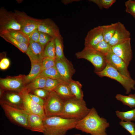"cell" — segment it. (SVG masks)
<instances>
[{
	"label": "cell",
	"mask_w": 135,
	"mask_h": 135,
	"mask_svg": "<svg viewBox=\"0 0 135 135\" xmlns=\"http://www.w3.org/2000/svg\"><path fill=\"white\" fill-rule=\"evenodd\" d=\"M109 126L106 119L100 117L92 108L85 118L78 121L75 128L91 135H108L106 129Z\"/></svg>",
	"instance_id": "obj_1"
},
{
	"label": "cell",
	"mask_w": 135,
	"mask_h": 135,
	"mask_svg": "<svg viewBox=\"0 0 135 135\" xmlns=\"http://www.w3.org/2000/svg\"><path fill=\"white\" fill-rule=\"evenodd\" d=\"M43 121L44 135H65L68 130L75 128L79 120L53 116L46 117Z\"/></svg>",
	"instance_id": "obj_2"
},
{
	"label": "cell",
	"mask_w": 135,
	"mask_h": 135,
	"mask_svg": "<svg viewBox=\"0 0 135 135\" xmlns=\"http://www.w3.org/2000/svg\"><path fill=\"white\" fill-rule=\"evenodd\" d=\"M90 110L87 107L83 99L73 98L64 100L63 109L60 116L66 119H76L79 121L85 118Z\"/></svg>",
	"instance_id": "obj_3"
},
{
	"label": "cell",
	"mask_w": 135,
	"mask_h": 135,
	"mask_svg": "<svg viewBox=\"0 0 135 135\" xmlns=\"http://www.w3.org/2000/svg\"><path fill=\"white\" fill-rule=\"evenodd\" d=\"M106 66L101 71L95 72L101 77H106L115 80L123 86L126 91V93H129L132 90L135 89V81L131 78H127L121 74L112 66L106 60Z\"/></svg>",
	"instance_id": "obj_4"
},
{
	"label": "cell",
	"mask_w": 135,
	"mask_h": 135,
	"mask_svg": "<svg viewBox=\"0 0 135 135\" xmlns=\"http://www.w3.org/2000/svg\"><path fill=\"white\" fill-rule=\"evenodd\" d=\"M75 55L78 58L84 59L90 62L94 66L95 72L102 70L106 65V55L92 48L85 46Z\"/></svg>",
	"instance_id": "obj_5"
},
{
	"label": "cell",
	"mask_w": 135,
	"mask_h": 135,
	"mask_svg": "<svg viewBox=\"0 0 135 135\" xmlns=\"http://www.w3.org/2000/svg\"><path fill=\"white\" fill-rule=\"evenodd\" d=\"M0 104L6 116L11 122L29 130L28 114L24 110L2 102H0Z\"/></svg>",
	"instance_id": "obj_6"
},
{
	"label": "cell",
	"mask_w": 135,
	"mask_h": 135,
	"mask_svg": "<svg viewBox=\"0 0 135 135\" xmlns=\"http://www.w3.org/2000/svg\"><path fill=\"white\" fill-rule=\"evenodd\" d=\"M64 101L55 91L50 92L44 106L46 117L60 116L63 109Z\"/></svg>",
	"instance_id": "obj_7"
},
{
	"label": "cell",
	"mask_w": 135,
	"mask_h": 135,
	"mask_svg": "<svg viewBox=\"0 0 135 135\" xmlns=\"http://www.w3.org/2000/svg\"><path fill=\"white\" fill-rule=\"evenodd\" d=\"M14 13L20 26V30L28 35L34 30L38 29L42 21V20L34 18L28 16L24 12L15 10Z\"/></svg>",
	"instance_id": "obj_8"
},
{
	"label": "cell",
	"mask_w": 135,
	"mask_h": 135,
	"mask_svg": "<svg viewBox=\"0 0 135 135\" xmlns=\"http://www.w3.org/2000/svg\"><path fill=\"white\" fill-rule=\"evenodd\" d=\"M10 30H20L21 26L14 13L2 7L0 9V32Z\"/></svg>",
	"instance_id": "obj_9"
},
{
	"label": "cell",
	"mask_w": 135,
	"mask_h": 135,
	"mask_svg": "<svg viewBox=\"0 0 135 135\" xmlns=\"http://www.w3.org/2000/svg\"><path fill=\"white\" fill-rule=\"evenodd\" d=\"M24 76L21 75L0 78V87L5 90L20 92L24 90L25 86L24 80Z\"/></svg>",
	"instance_id": "obj_10"
},
{
	"label": "cell",
	"mask_w": 135,
	"mask_h": 135,
	"mask_svg": "<svg viewBox=\"0 0 135 135\" xmlns=\"http://www.w3.org/2000/svg\"><path fill=\"white\" fill-rule=\"evenodd\" d=\"M22 98L23 110L26 113L35 114L43 119L46 117L44 107L36 103L30 97L29 93L24 90L20 92Z\"/></svg>",
	"instance_id": "obj_11"
},
{
	"label": "cell",
	"mask_w": 135,
	"mask_h": 135,
	"mask_svg": "<svg viewBox=\"0 0 135 135\" xmlns=\"http://www.w3.org/2000/svg\"><path fill=\"white\" fill-rule=\"evenodd\" d=\"M130 40L112 47V52L121 58L128 66L132 57Z\"/></svg>",
	"instance_id": "obj_12"
},
{
	"label": "cell",
	"mask_w": 135,
	"mask_h": 135,
	"mask_svg": "<svg viewBox=\"0 0 135 135\" xmlns=\"http://www.w3.org/2000/svg\"><path fill=\"white\" fill-rule=\"evenodd\" d=\"M106 60L112 67L126 77L131 78L128 67L123 60L112 50L106 55Z\"/></svg>",
	"instance_id": "obj_13"
},
{
	"label": "cell",
	"mask_w": 135,
	"mask_h": 135,
	"mask_svg": "<svg viewBox=\"0 0 135 135\" xmlns=\"http://www.w3.org/2000/svg\"><path fill=\"white\" fill-rule=\"evenodd\" d=\"M55 66L65 82L68 84L72 80V77L75 70L72 65L66 58L56 60Z\"/></svg>",
	"instance_id": "obj_14"
},
{
	"label": "cell",
	"mask_w": 135,
	"mask_h": 135,
	"mask_svg": "<svg viewBox=\"0 0 135 135\" xmlns=\"http://www.w3.org/2000/svg\"><path fill=\"white\" fill-rule=\"evenodd\" d=\"M45 47L38 42L30 40L27 50L26 53L29 58L31 62H42L45 58Z\"/></svg>",
	"instance_id": "obj_15"
},
{
	"label": "cell",
	"mask_w": 135,
	"mask_h": 135,
	"mask_svg": "<svg viewBox=\"0 0 135 135\" xmlns=\"http://www.w3.org/2000/svg\"><path fill=\"white\" fill-rule=\"evenodd\" d=\"M102 26H99L91 30L84 39L85 46L92 48L104 40Z\"/></svg>",
	"instance_id": "obj_16"
},
{
	"label": "cell",
	"mask_w": 135,
	"mask_h": 135,
	"mask_svg": "<svg viewBox=\"0 0 135 135\" xmlns=\"http://www.w3.org/2000/svg\"><path fill=\"white\" fill-rule=\"evenodd\" d=\"M115 32L108 43L112 47L131 39L130 34L124 24L118 22Z\"/></svg>",
	"instance_id": "obj_17"
},
{
	"label": "cell",
	"mask_w": 135,
	"mask_h": 135,
	"mask_svg": "<svg viewBox=\"0 0 135 135\" xmlns=\"http://www.w3.org/2000/svg\"><path fill=\"white\" fill-rule=\"evenodd\" d=\"M38 30L39 32L46 33L54 38L61 35L58 26L50 18L42 20Z\"/></svg>",
	"instance_id": "obj_18"
},
{
	"label": "cell",
	"mask_w": 135,
	"mask_h": 135,
	"mask_svg": "<svg viewBox=\"0 0 135 135\" xmlns=\"http://www.w3.org/2000/svg\"><path fill=\"white\" fill-rule=\"evenodd\" d=\"M0 102L23 110V100L21 92L10 91L4 92Z\"/></svg>",
	"instance_id": "obj_19"
},
{
	"label": "cell",
	"mask_w": 135,
	"mask_h": 135,
	"mask_svg": "<svg viewBox=\"0 0 135 135\" xmlns=\"http://www.w3.org/2000/svg\"><path fill=\"white\" fill-rule=\"evenodd\" d=\"M29 130L43 133L44 132L43 119L39 115L27 113Z\"/></svg>",
	"instance_id": "obj_20"
},
{
	"label": "cell",
	"mask_w": 135,
	"mask_h": 135,
	"mask_svg": "<svg viewBox=\"0 0 135 135\" xmlns=\"http://www.w3.org/2000/svg\"><path fill=\"white\" fill-rule=\"evenodd\" d=\"M31 62L30 71L28 74L24 75V78L25 86L37 77L42 71V62Z\"/></svg>",
	"instance_id": "obj_21"
},
{
	"label": "cell",
	"mask_w": 135,
	"mask_h": 135,
	"mask_svg": "<svg viewBox=\"0 0 135 135\" xmlns=\"http://www.w3.org/2000/svg\"><path fill=\"white\" fill-rule=\"evenodd\" d=\"M0 36L6 41L14 45L23 52L26 53L29 44L18 42L11 36L7 30L0 32Z\"/></svg>",
	"instance_id": "obj_22"
},
{
	"label": "cell",
	"mask_w": 135,
	"mask_h": 135,
	"mask_svg": "<svg viewBox=\"0 0 135 135\" xmlns=\"http://www.w3.org/2000/svg\"><path fill=\"white\" fill-rule=\"evenodd\" d=\"M54 91L64 100L74 98L72 93L68 84L65 82L59 84Z\"/></svg>",
	"instance_id": "obj_23"
},
{
	"label": "cell",
	"mask_w": 135,
	"mask_h": 135,
	"mask_svg": "<svg viewBox=\"0 0 135 135\" xmlns=\"http://www.w3.org/2000/svg\"><path fill=\"white\" fill-rule=\"evenodd\" d=\"M46 79L43 77H38L26 85L24 89L29 93L37 89L44 88Z\"/></svg>",
	"instance_id": "obj_24"
},
{
	"label": "cell",
	"mask_w": 135,
	"mask_h": 135,
	"mask_svg": "<svg viewBox=\"0 0 135 135\" xmlns=\"http://www.w3.org/2000/svg\"><path fill=\"white\" fill-rule=\"evenodd\" d=\"M68 84L74 97L79 100L83 99V92L82 89L81 84L79 82L73 80Z\"/></svg>",
	"instance_id": "obj_25"
},
{
	"label": "cell",
	"mask_w": 135,
	"mask_h": 135,
	"mask_svg": "<svg viewBox=\"0 0 135 135\" xmlns=\"http://www.w3.org/2000/svg\"><path fill=\"white\" fill-rule=\"evenodd\" d=\"M39 76L57 79L65 82L60 75L55 66L44 70L38 77Z\"/></svg>",
	"instance_id": "obj_26"
},
{
	"label": "cell",
	"mask_w": 135,
	"mask_h": 135,
	"mask_svg": "<svg viewBox=\"0 0 135 135\" xmlns=\"http://www.w3.org/2000/svg\"><path fill=\"white\" fill-rule=\"evenodd\" d=\"M6 30L11 36L18 42L29 44L30 40L28 35L21 30Z\"/></svg>",
	"instance_id": "obj_27"
},
{
	"label": "cell",
	"mask_w": 135,
	"mask_h": 135,
	"mask_svg": "<svg viewBox=\"0 0 135 135\" xmlns=\"http://www.w3.org/2000/svg\"><path fill=\"white\" fill-rule=\"evenodd\" d=\"M118 22L110 25L102 26L104 40L108 42L114 36L116 30Z\"/></svg>",
	"instance_id": "obj_28"
},
{
	"label": "cell",
	"mask_w": 135,
	"mask_h": 135,
	"mask_svg": "<svg viewBox=\"0 0 135 135\" xmlns=\"http://www.w3.org/2000/svg\"><path fill=\"white\" fill-rule=\"evenodd\" d=\"M56 59L62 60L66 58L63 51V38L60 35L54 38Z\"/></svg>",
	"instance_id": "obj_29"
},
{
	"label": "cell",
	"mask_w": 135,
	"mask_h": 135,
	"mask_svg": "<svg viewBox=\"0 0 135 135\" xmlns=\"http://www.w3.org/2000/svg\"><path fill=\"white\" fill-rule=\"evenodd\" d=\"M116 98L124 104L128 106L131 108H135V94H130L128 96L117 94L116 96Z\"/></svg>",
	"instance_id": "obj_30"
},
{
	"label": "cell",
	"mask_w": 135,
	"mask_h": 135,
	"mask_svg": "<svg viewBox=\"0 0 135 135\" xmlns=\"http://www.w3.org/2000/svg\"><path fill=\"white\" fill-rule=\"evenodd\" d=\"M117 116L122 121L131 122L135 121V108L126 112L116 111Z\"/></svg>",
	"instance_id": "obj_31"
},
{
	"label": "cell",
	"mask_w": 135,
	"mask_h": 135,
	"mask_svg": "<svg viewBox=\"0 0 135 135\" xmlns=\"http://www.w3.org/2000/svg\"><path fill=\"white\" fill-rule=\"evenodd\" d=\"M45 57H48L56 60V55L54 38H53L44 48Z\"/></svg>",
	"instance_id": "obj_32"
},
{
	"label": "cell",
	"mask_w": 135,
	"mask_h": 135,
	"mask_svg": "<svg viewBox=\"0 0 135 135\" xmlns=\"http://www.w3.org/2000/svg\"><path fill=\"white\" fill-rule=\"evenodd\" d=\"M91 48L105 55L112 50V46L104 40Z\"/></svg>",
	"instance_id": "obj_33"
},
{
	"label": "cell",
	"mask_w": 135,
	"mask_h": 135,
	"mask_svg": "<svg viewBox=\"0 0 135 135\" xmlns=\"http://www.w3.org/2000/svg\"><path fill=\"white\" fill-rule=\"evenodd\" d=\"M46 78L45 86L44 89L49 92L54 91L58 85L64 82L57 79L49 78Z\"/></svg>",
	"instance_id": "obj_34"
},
{
	"label": "cell",
	"mask_w": 135,
	"mask_h": 135,
	"mask_svg": "<svg viewBox=\"0 0 135 135\" xmlns=\"http://www.w3.org/2000/svg\"><path fill=\"white\" fill-rule=\"evenodd\" d=\"M91 2L96 4L100 8L108 9L110 7L116 0H91Z\"/></svg>",
	"instance_id": "obj_35"
},
{
	"label": "cell",
	"mask_w": 135,
	"mask_h": 135,
	"mask_svg": "<svg viewBox=\"0 0 135 135\" xmlns=\"http://www.w3.org/2000/svg\"><path fill=\"white\" fill-rule=\"evenodd\" d=\"M120 125L126 130L131 135H135V124L131 122L120 121Z\"/></svg>",
	"instance_id": "obj_36"
},
{
	"label": "cell",
	"mask_w": 135,
	"mask_h": 135,
	"mask_svg": "<svg viewBox=\"0 0 135 135\" xmlns=\"http://www.w3.org/2000/svg\"><path fill=\"white\" fill-rule=\"evenodd\" d=\"M42 71L53 67L56 65V60L48 57H45L42 62Z\"/></svg>",
	"instance_id": "obj_37"
},
{
	"label": "cell",
	"mask_w": 135,
	"mask_h": 135,
	"mask_svg": "<svg viewBox=\"0 0 135 135\" xmlns=\"http://www.w3.org/2000/svg\"><path fill=\"white\" fill-rule=\"evenodd\" d=\"M39 33L38 43L42 46L45 47L53 38L46 33L40 32H39Z\"/></svg>",
	"instance_id": "obj_38"
},
{
	"label": "cell",
	"mask_w": 135,
	"mask_h": 135,
	"mask_svg": "<svg viewBox=\"0 0 135 135\" xmlns=\"http://www.w3.org/2000/svg\"><path fill=\"white\" fill-rule=\"evenodd\" d=\"M125 4L126 12L132 16H135V0H128Z\"/></svg>",
	"instance_id": "obj_39"
},
{
	"label": "cell",
	"mask_w": 135,
	"mask_h": 135,
	"mask_svg": "<svg viewBox=\"0 0 135 135\" xmlns=\"http://www.w3.org/2000/svg\"><path fill=\"white\" fill-rule=\"evenodd\" d=\"M50 92L44 88H39L34 90L31 92L45 100L48 96Z\"/></svg>",
	"instance_id": "obj_40"
},
{
	"label": "cell",
	"mask_w": 135,
	"mask_h": 135,
	"mask_svg": "<svg viewBox=\"0 0 135 135\" xmlns=\"http://www.w3.org/2000/svg\"><path fill=\"white\" fill-rule=\"evenodd\" d=\"M28 36L30 40L36 42L38 43L40 37V33L38 29L34 30L31 32Z\"/></svg>",
	"instance_id": "obj_41"
},
{
	"label": "cell",
	"mask_w": 135,
	"mask_h": 135,
	"mask_svg": "<svg viewBox=\"0 0 135 135\" xmlns=\"http://www.w3.org/2000/svg\"><path fill=\"white\" fill-rule=\"evenodd\" d=\"M29 96L34 102L44 107L45 100L38 96L30 93H29Z\"/></svg>",
	"instance_id": "obj_42"
},
{
	"label": "cell",
	"mask_w": 135,
	"mask_h": 135,
	"mask_svg": "<svg viewBox=\"0 0 135 135\" xmlns=\"http://www.w3.org/2000/svg\"><path fill=\"white\" fill-rule=\"evenodd\" d=\"M10 64V60L8 58H3L0 62V68L2 70H6Z\"/></svg>",
	"instance_id": "obj_43"
},
{
	"label": "cell",
	"mask_w": 135,
	"mask_h": 135,
	"mask_svg": "<svg viewBox=\"0 0 135 135\" xmlns=\"http://www.w3.org/2000/svg\"><path fill=\"white\" fill-rule=\"evenodd\" d=\"M78 1V0H62V2L65 4H66Z\"/></svg>",
	"instance_id": "obj_44"
},
{
	"label": "cell",
	"mask_w": 135,
	"mask_h": 135,
	"mask_svg": "<svg viewBox=\"0 0 135 135\" xmlns=\"http://www.w3.org/2000/svg\"><path fill=\"white\" fill-rule=\"evenodd\" d=\"M133 16L134 17V18L135 19V16Z\"/></svg>",
	"instance_id": "obj_45"
},
{
	"label": "cell",
	"mask_w": 135,
	"mask_h": 135,
	"mask_svg": "<svg viewBox=\"0 0 135 135\" xmlns=\"http://www.w3.org/2000/svg\"><path fill=\"white\" fill-rule=\"evenodd\" d=\"M81 135L80 134H75V135Z\"/></svg>",
	"instance_id": "obj_46"
}]
</instances>
